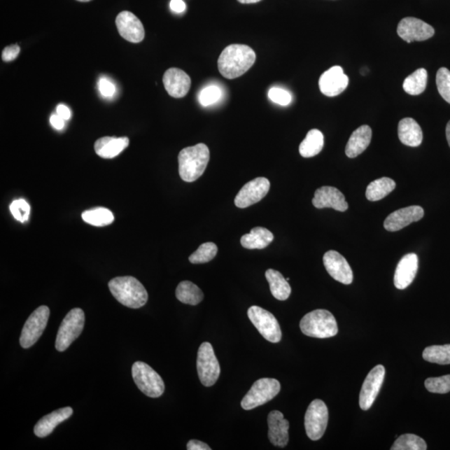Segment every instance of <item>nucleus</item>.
<instances>
[{"label":"nucleus","mask_w":450,"mask_h":450,"mask_svg":"<svg viewBox=\"0 0 450 450\" xmlns=\"http://www.w3.org/2000/svg\"><path fill=\"white\" fill-rule=\"evenodd\" d=\"M256 60L255 52L246 45H231L223 50L218 59V68L229 80L242 76Z\"/></svg>","instance_id":"1"},{"label":"nucleus","mask_w":450,"mask_h":450,"mask_svg":"<svg viewBox=\"0 0 450 450\" xmlns=\"http://www.w3.org/2000/svg\"><path fill=\"white\" fill-rule=\"evenodd\" d=\"M211 154L206 144L183 148L178 155V173L183 181L191 183L203 176L207 168Z\"/></svg>","instance_id":"2"},{"label":"nucleus","mask_w":450,"mask_h":450,"mask_svg":"<svg viewBox=\"0 0 450 450\" xmlns=\"http://www.w3.org/2000/svg\"><path fill=\"white\" fill-rule=\"evenodd\" d=\"M109 290L125 307L139 309L146 305L148 293L142 283L132 276L116 277L108 282Z\"/></svg>","instance_id":"3"},{"label":"nucleus","mask_w":450,"mask_h":450,"mask_svg":"<svg viewBox=\"0 0 450 450\" xmlns=\"http://www.w3.org/2000/svg\"><path fill=\"white\" fill-rule=\"evenodd\" d=\"M300 330L312 338L327 339L338 334L335 318L326 309H316L304 316L300 321Z\"/></svg>","instance_id":"4"},{"label":"nucleus","mask_w":450,"mask_h":450,"mask_svg":"<svg viewBox=\"0 0 450 450\" xmlns=\"http://www.w3.org/2000/svg\"><path fill=\"white\" fill-rule=\"evenodd\" d=\"M132 377L135 384L144 395L150 398H159L164 394V380L146 363L135 362L132 366Z\"/></svg>","instance_id":"5"},{"label":"nucleus","mask_w":450,"mask_h":450,"mask_svg":"<svg viewBox=\"0 0 450 450\" xmlns=\"http://www.w3.org/2000/svg\"><path fill=\"white\" fill-rule=\"evenodd\" d=\"M85 313L81 309L71 310L65 316L57 334L55 348L59 352H64L71 346L84 330Z\"/></svg>","instance_id":"6"},{"label":"nucleus","mask_w":450,"mask_h":450,"mask_svg":"<svg viewBox=\"0 0 450 450\" xmlns=\"http://www.w3.org/2000/svg\"><path fill=\"white\" fill-rule=\"evenodd\" d=\"M281 391V383L274 379H260L253 384L250 391L244 397L241 406L244 409L251 410L263 405L273 400Z\"/></svg>","instance_id":"7"},{"label":"nucleus","mask_w":450,"mask_h":450,"mask_svg":"<svg viewBox=\"0 0 450 450\" xmlns=\"http://www.w3.org/2000/svg\"><path fill=\"white\" fill-rule=\"evenodd\" d=\"M197 371L203 386L211 387L217 382L220 374V367L211 343L200 345L197 357Z\"/></svg>","instance_id":"8"},{"label":"nucleus","mask_w":450,"mask_h":450,"mask_svg":"<svg viewBox=\"0 0 450 450\" xmlns=\"http://www.w3.org/2000/svg\"><path fill=\"white\" fill-rule=\"evenodd\" d=\"M50 316V310L45 305H42L30 314L21 332V347L29 349L38 342L45 330Z\"/></svg>","instance_id":"9"},{"label":"nucleus","mask_w":450,"mask_h":450,"mask_svg":"<svg viewBox=\"0 0 450 450\" xmlns=\"http://www.w3.org/2000/svg\"><path fill=\"white\" fill-rule=\"evenodd\" d=\"M248 316L262 336L271 343H279L282 338L281 326L273 314L259 307L248 309Z\"/></svg>","instance_id":"10"},{"label":"nucleus","mask_w":450,"mask_h":450,"mask_svg":"<svg viewBox=\"0 0 450 450\" xmlns=\"http://www.w3.org/2000/svg\"><path fill=\"white\" fill-rule=\"evenodd\" d=\"M329 421V412L325 402L316 400L311 402L304 417L305 430L309 438L316 441L324 435Z\"/></svg>","instance_id":"11"},{"label":"nucleus","mask_w":450,"mask_h":450,"mask_svg":"<svg viewBox=\"0 0 450 450\" xmlns=\"http://www.w3.org/2000/svg\"><path fill=\"white\" fill-rule=\"evenodd\" d=\"M270 189L268 178L259 177L248 182L239 190L234 199V204L240 209L251 206L263 199Z\"/></svg>","instance_id":"12"},{"label":"nucleus","mask_w":450,"mask_h":450,"mask_svg":"<svg viewBox=\"0 0 450 450\" xmlns=\"http://www.w3.org/2000/svg\"><path fill=\"white\" fill-rule=\"evenodd\" d=\"M397 33L407 43L425 41L434 36L435 29L421 20L407 17L400 22Z\"/></svg>","instance_id":"13"},{"label":"nucleus","mask_w":450,"mask_h":450,"mask_svg":"<svg viewBox=\"0 0 450 450\" xmlns=\"http://www.w3.org/2000/svg\"><path fill=\"white\" fill-rule=\"evenodd\" d=\"M386 369L383 365L375 366L365 379L360 395V406L363 410L372 407L382 387Z\"/></svg>","instance_id":"14"},{"label":"nucleus","mask_w":450,"mask_h":450,"mask_svg":"<svg viewBox=\"0 0 450 450\" xmlns=\"http://www.w3.org/2000/svg\"><path fill=\"white\" fill-rule=\"evenodd\" d=\"M324 265L327 272L336 281L351 285L353 275L351 266L345 258L337 251H330L325 253Z\"/></svg>","instance_id":"15"},{"label":"nucleus","mask_w":450,"mask_h":450,"mask_svg":"<svg viewBox=\"0 0 450 450\" xmlns=\"http://www.w3.org/2000/svg\"><path fill=\"white\" fill-rule=\"evenodd\" d=\"M118 31L127 41L138 43L146 36L141 21L133 13L123 11L120 13L115 20Z\"/></svg>","instance_id":"16"},{"label":"nucleus","mask_w":450,"mask_h":450,"mask_svg":"<svg viewBox=\"0 0 450 450\" xmlns=\"http://www.w3.org/2000/svg\"><path fill=\"white\" fill-rule=\"evenodd\" d=\"M348 85L349 78L340 66H334L328 69L318 80L321 93L328 97H335L343 93Z\"/></svg>","instance_id":"17"},{"label":"nucleus","mask_w":450,"mask_h":450,"mask_svg":"<svg viewBox=\"0 0 450 450\" xmlns=\"http://www.w3.org/2000/svg\"><path fill=\"white\" fill-rule=\"evenodd\" d=\"M425 216V211L421 206L413 205V206L406 207L399 209L391 213L384 223V229L390 232H395L405 228L414 222L421 220Z\"/></svg>","instance_id":"18"},{"label":"nucleus","mask_w":450,"mask_h":450,"mask_svg":"<svg viewBox=\"0 0 450 450\" xmlns=\"http://www.w3.org/2000/svg\"><path fill=\"white\" fill-rule=\"evenodd\" d=\"M312 203L317 209L332 208L339 212L346 211L349 205L344 195L338 189L323 186L314 193Z\"/></svg>","instance_id":"19"},{"label":"nucleus","mask_w":450,"mask_h":450,"mask_svg":"<svg viewBox=\"0 0 450 450\" xmlns=\"http://www.w3.org/2000/svg\"><path fill=\"white\" fill-rule=\"evenodd\" d=\"M163 83L166 91L173 98L185 97L190 90L191 78L182 69H169L164 74Z\"/></svg>","instance_id":"20"},{"label":"nucleus","mask_w":450,"mask_h":450,"mask_svg":"<svg viewBox=\"0 0 450 450\" xmlns=\"http://www.w3.org/2000/svg\"><path fill=\"white\" fill-rule=\"evenodd\" d=\"M418 269L419 258L417 255L412 253L402 258L395 270L394 278L395 287L399 290H405L412 285L415 276H416Z\"/></svg>","instance_id":"21"},{"label":"nucleus","mask_w":450,"mask_h":450,"mask_svg":"<svg viewBox=\"0 0 450 450\" xmlns=\"http://www.w3.org/2000/svg\"><path fill=\"white\" fill-rule=\"evenodd\" d=\"M269 439L274 447L283 448L288 442L290 423L278 410L270 412L268 416Z\"/></svg>","instance_id":"22"},{"label":"nucleus","mask_w":450,"mask_h":450,"mask_svg":"<svg viewBox=\"0 0 450 450\" xmlns=\"http://www.w3.org/2000/svg\"><path fill=\"white\" fill-rule=\"evenodd\" d=\"M73 414V409L71 407H65L55 410V412L47 414L39 421L34 426V435L38 438H45L49 436L54 431L55 428L66 421Z\"/></svg>","instance_id":"23"},{"label":"nucleus","mask_w":450,"mask_h":450,"mask_svg":"<svg viewBox=\"0 0 450 450\" xmlns=\"http://www.w3.org/2000/svg\"><path fill=\"white\" fill-rule=\"evenodd\" d=\"M372 139V129L368 125H362L353 131L345 147V154L349 158H356L366 150Z\"/></svg>","instance_id":"24"},{"label":"nucleus","mask_w":450,"mask_h":450,"mask_svg":"<svg viewBox=\"0 0 450 450\" xmlns=\"http://www.w3.org/2000/svg\"><path fill=\"white\" fill-rule=\"evenodd\" d=\"M129 139L127 137H103L94 143L96 154L104 159H113L119 155L129 146Z\"/></svg>","instance_id":"25"},{"label":"nucleus","mask_w":450,"mask_h":450,"mask_svg":"<svg viewBox=\"0 0 450 450\" xmlns=\"http://www.w3.org/2000/svg\"><path fill=\"white\" fill-rule=\"evenodd\" d=\"M400 141L405 146L418 147L423 141V132L421 126L412 118H405L398 126Z\"/></svg>","instance_id":"26"},{"label":"nucleus","mask_w":450,"mask_h":450,"mask_svg":"<svg viewBox=\"0 0 450 450\" xmlns=\"http://www.w3.org/2000/svg\"><path fill=\"white\" fill-rule=\"evenodd\" d=\"M274 240V234L264 227H255L250 234H244L240 239L244 248L248 250H263L268 247Z\"/></svg>","instance_id":"27"},{"label":"nucleus","mask_w":450,"mask_h":450,"mask_svg":"<svg viewBox=\"0 0 450 450\" xmlns=\"http://www.w3.org/2000/svg\"><path fill=\"white\" fill-rule=\"evenodd\" d=\"M271 294L278 300H286L291 294V287L286 279L277 270L269 269L265 273Z\"/></svg>","instance_id":"28"},{"label":"nucleus","mask_w":450,"mask_h":450,"mask_svg":"<svg viewBox=\"0 0 450 450\" xmlns=\"http://www.w3.org/2000/svg\"><path fill=\"white\" fill-rule=\"evenodd\" d=\"M324 134L318 129L309 131L307 137L300 146V154L304 158H311L321 152L324 148Z\"/></svg>","instance_id":"29"},{"label":"nucleus","mask_w":450,"mask_h":450,"mask_svg":"<svg viewBox=\"0 0 450 450\" xmlns=\"http://www.w3.org/2000/svg\"><path fill=\"white\" fill-rule=\"evenodd\" d=\"M396 183L392 178L383 177L371 182L366 190V198L370 201H379L386 197L395 189Z\"/></svg>","instance_id":"30"},{"label":"nucleus","mask_w":450,"mask_h":450,"mask_svg":"<svg viewBox=\"0 0 450 450\" xmlns=\"http://www.w3.org/2000/svg\"><path fill=\"white\" fill-rule=\"evenodd\" d=\"M176 298L183 304L197 305L204 300V293L190 281H182L176 288Z\"/></svg>","instance_id":"31"},{"label":"nucleus","mask_w":450,"mask_h":450,"mask_svg":"<svg viewBox=\"0 0 450 450\" xmlns=\"http://www.w3.org/2000/svg\"><path fill=\"white\" fill-rule=\"evenodd\" d=\"M428 73L426 69H419L405 78L403 84L404 90L410 95H419L426 90Z\"/></svg>","instance_id":"32"},{"label":"nucleus","mask_w":450,"mask_h":450,"mask_svg":"<svg viewBox=\"0 0 450 450\" xmlns=\"http://www.w3.org/2000/svg\"><path fill=\"white\" fill-rule=\"evenodd\" d=\"M83 220L93 226H106L112 224L115 217L109 209L95 208L82 213Z\"/></svg>","instance_id":"33"},{"label":"nucleus","mask_w":450,"mask_h":450,"mask_svg":"<svg viewBox=\"0 0 450 450\" xmlns=\"http://www.w3.org/2000/svg\"><path fill=\"white\" fill-rule=\"evenodd\" d=\"M423 360L439 365H450V344L433 345L423 352Z\"/></svg>","instance_id":"34"},{"label":"nucleus","mask_w":450,"mask_h":450,"mask_svg":"<svg viewBox=\"0 0 450 450\" xmlns=\"http://www.w3.org/2000/svg\"><path fill=\"white\" fill-rule=\"evenodd\" d=\"M392 450H426L427 444L421 437L405 434L400 436V438L392 445Z\"/></svg>","instance_id":"35"},{"label":"nucleus","mask_w":450,"mask_h":450,"mask_svg":"<svg viewBox=\"0 0 450 450\" xmlns=\"http://www.w3.org/2000/svg\"><path fill=\"white\" fill-rule=\"evenodd\" d=\"M218 247L215 243L208 242L201 244L197 251L189 258L190 263L194 265L205 264L215 259Z\"/></svg>","instance_id":"36"},{"label":"nucleus","mask_w":450,"mask_h":450,"mask_svg":"<svg viewBox=\"0 0 450 450\" xmlns=\"http://www.w3.org/2000/svg\"><path fill=\"white\" fill-rule=\"evenodd\" d=\"M425 384L428 391L435 394H447L450 392V374L427 379Z\"/></svg>","instance_id":"37"},{"label":"nucleus","mask_w":450,"mask_h":450,"mask_svg":"<svg viewBox=\"0 0 450 450\" xmlns=\"http://www.w3.org/2000/svg\"><path fill=\"white\" fill-rule=\"evenodd\" d=\"M436 85L440 94L450 104V71L448 69L441 68L437 72Z\"/></svg>","instance_id":"38"},{"label":"nucleus","mask_w":450,"mask_h":450,"mask_svg":"<svg viewBox=\"0 0 450 450\" xmlns=\"http://www.w3.org/2000/svg\"><path fill=\"white\" fill-rule=\"evenodd\" d=\"M221 94V90L218 86L211 85L200 92L199 101L204 107L212 106L220 100Z\"/></svg>","instance_id":"39"},{"label":"nucleus","mask_w":450,"mask_h":450,"mask_svg":"<svg viewBox=\"0 0 450 450\" xmlns=\"http://www.w3.org/2000/svg\"><path fill=\"white\" fill-rule=\"evenodd\" d=\"M11 213L16 220L25 223L29 220L30 206L24 199L13 201L10 206Z\"/></svg>","instance_id":"40"},{"label":"nucleus","mask_w":450,"mask_h":450,"mask_svg":"<svg viewBox=\"0 0 450 450\" xmlns=\"http://www.w3.org/2000/svg\"><path fill=\"white\" fill-rule=\"evenodd\" d=\"M269 98L271 101L282 106H287L292 102V95L290 92L278 87H274L269 90Z\"/></svg>","instance_id":"41"},{"label":"nucleus","mask_w":450,"mask_h":450,"mask_svg":"<svg viewBox=\"0 0 450 450\" xmlns=\"http://www.w3.org/2000/svg\"><path fill=\"white\" fill-rule=\"evenodd\" d=\"M99 89L100 93H101L104 97L107 98L112 97L116 91L115 86L106 78H100L99 82Z\"/></svg>","instance_id":"42"},{"label":"nucleus","mask_w":450,"mask_h":450,"mask_svg":"<svg viewBox=\"0 0 450 450\" xmlns=\"http://www.w3.org/2000/svg\"><path fill=\"white\" fill-rule=\"evenodd\" d=\"M20 52V48L19 45L8 46L3 50L2 59L4 62H10V61L15 60L18 57Z\"/></svg>","instance_id":"43"},{"label":"nucleus","mask_w":450,"mask_h":450,"mask_svg":"<svg viewBox=\"0 0 450 450\" xmlns=\"http://www.w3.org/2000/svg\"><path fill=\"white\" fill-rule=\"evenodd\" d=\"M188 450H211V448L207 444L201 442L199 440H192L187 444Z\"/></svg>","instance_id":"44"},{"label":"nucleus","mask_w":450,"mask_h":450,"mask_svg":"<svg viewBox=\"0 0 450 450\" xmlns=\"http://www.w3.org/2000/svg\"><path fill=\"white\" fill-rule=\"evenodd\" d=\"M170 8H171L174 12L181 14V13L185 11L186 4L183 0H171V2H170Z\"/></svg>","instance_id":"45"},{"label":"nucleus","mask_w":450,"mask_h":450,"mask_svg":"<svg viewBox=\"0 0 450 450\" xmlns=\"http://www.w3.org/2000/svg\"><path fill=\"white\" fill-rule=\"evenodd\" d=\"M57 115L62 118L64 120H69L71 118V111L67 106L64 104H59L57 107Z\"/></svg>","instance_id":"46"},{"label":"nucleus","mask_w":450,"mask_h":450,"mask_svg":"<svg viewBox=\"0 0 450 450\" xmlns=\"http://www.w3.org/2000/svg\"><path fill=\"white\" fill-rule=\"evenodd\" d=\"M50 124L56 129H62L64 127V120L58 115H52L50 118Z\"/></svg>","instance_id":"47"},{"label":"nucleus","mask_w":450,"mask_h":450,"mask_svg":"<svg viewBox=\"0 0 450 450\" xmlns=\"http://www.w3.org/2000/svg\"><path fill=\"white\" fill-rule=\"evenodd\" d=\"M238 1L240 3L248 4V3H258V2H260L261 0H238Z\"/></svg>","instance_id":"48"},{"label":"nucleus","mask_w":450,"mask_h":450,"mask_svg":"<svg viewBox=\"0 0 450 450\" xmlns=\"http://www.w3.org/2000/svg\"><path fill=\"white\" fill-rule=\"evenodd\" d=\"M447 138L449 143V146L450 147V121L449 122L447 126Z\"/></svg>","instance_id":"49"},{"label":"nucleus","mask_w":450,"mask_h":450,"mask_svg":"<svg viewBox=\"0 0 450 450\" xmlns=\"http://www.w3.org/2000/svg\"><path fill=\"white\" fill-rule=\"evenodd\" d=\"M77 1H80V2H84V3H85V2H90V1H91V0H77Z\"/></svg>","instance_id":"50"}]
</instances>
